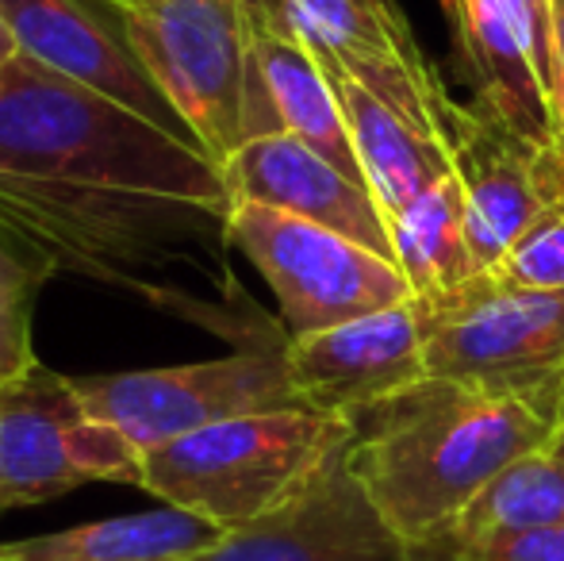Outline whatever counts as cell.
Listing matches in <instances>:
<instances>
[{"label":"cell","instance_id":"cell-3","mask_svg":"<svg viewBox=\"0 0 564 561\" xmlns=\"http://www.w3.org/2000/svg\"><path fill=\"white\" fill-rule=\"evenodd\" d=\"M346 442L349 420L307 404L238 416L150 450L139 488L238 531L289 504Z\"/></svg>","mask_w":564,"mask_h":561},{"label":"cell","instance_id":"cell-11","mask_svg":"<svg viewBox=\"0 0 564 561\" xmlns=\"http://www.w3.org/2000/svg\"><path fill=\"white\" fill-rule=\"evenodd\" d=\"M411 547L349 470V442L276 511L227 531L193 561H408Z\"/></svg>","mask_w":564,"mask_h":561},{"label":"cell","instance_id":"cell-8","mask_svg":"<svg viewBox=\"0 0 564 561\" xmlns=\"http://www.w3.org/2000/svg\"><path fill=\"white\" fill-rule=\"evenodd\" d=\"M93 481L142 485V454L77 404L69 377L35 366L0 385V511L58 500Z\"/></svg>","mask_w":564,"mask_h":561},{"label":"cell","instance_id":"cell-6","mask_svg":"<svg viewBox=\"0 0 564 561\" xmlns=\"http://www.w3.org/2000/svg\"><path fill=\"white\" fill-rule=\"evenodd\" d=\"M227 247L242 250L273 289L289 338L415 300L392 258L261 204H230Z\"/></svg>","mask_w":564,"mask_h":561},{"label":"cell","instance_id":"cell-14","mask_svg":"<svg viewBox=\"0 0 564 561\" xmlns=\"http://www.w3.org/2000/svg\"><path fill=\"white\" fill-rule=\"evenodd\" d=\"M0 12L20 54H28L31 62L131 108L173 136L193 139L185 120L173 112V105L134 58L123 31L108 28L105 15L89 12L82 0H0Z\"/></svg>","mask_w":564,"mask_h":561},{"label":"cell","instance_id":"cell-9","mask_svg":"<svg viewBox=\"0 0 564 561\" xmlns=\"http://www.w3.org/2000/svg\"><path fill=\"white\" fill-rule=\"evenodd\" d=\"M442 136L465 185L468 250L488 273L538 219L564 208V147H534L453 97L442 100Z\"/></svg>","mask_w":564,"mask_h":561},{"label":"cell","instance_id":"cell-19","mask_svg":"<svg viewBox=\"0 0 564 561\" xmlns=\"http://www.w3.org/2000/svg\"><path fill=\"white\" fill-rule=\"evenodd\" d=\"M468 208L465 185L457 173L442 177L434 188L388 219L392 258L408 278L415 300H438L480 278L468 250Z\"/></svg>","mask_w":564,"mask_h":561},{"label":"cell","instance_id":"cell-21","mask_svg":"<svg viewBox=\"0 0 564 561\" xmlns=\"http://www.w3.org/2000/svg\"><path fill=\"white\" fill-rule=\"evenodd\" d=\"M43 273L0 239V385L39 366L31 350V312Z\"/></svg>","mask_w":564,"mask_h":561},{"label":"cell","instance_id":"cell-26","mask_svg":"<svg viewBox=\"0 0 564 561\" xmlns=\"http://www.w3.org/2000/svg\"><path fill=\"white\" fill-rule=\"evenodd\" d=\"M408 561H468V558H465V550L449 539V535H442V539L423 542V547H411Z\"/></svg>","mask_w":564,"mask_h":561},{"label":"cell","instance_id":"cell-17","mask_svg":"<svg viewBox=\"0 0 564 561\" xmlns=\"http://www.w3.org/2000/svg\"><path fill=\"white\" fill-rule=\"evenodd\" d=\"M224 535V527L162 504L154 511L93 519L66 531L4 539L0 561H193Z\"/></svg>","mask_w":564,"mask_h":561},{"label":"cell","instance_id":"cell-20","mask_svg":"<svg viewBox=\"0 0 564 561\" xmlns=\"http://www.w3.org/2000/svg\"><path fill=\"white\" fill-rule=\"evenodd\" d=\"M564 527V462L550 450L519 457L507 465L453 524L449 539L457 547L499 539V535L550 531Z\"/></svg>","mask_w":564,"mask_h":561},{"label":"cell","instance_id":"cell-10","mask_svg":"<svg viewBox=\"0 0 564 561\" xmlns=\"http://www.w3.org/2000/svg\"><path fill=\"white\" fill-rule=\"evenodd\" d=\"M473 108L534 147H557L550 108V0H438Z\"/></svg>","mask_w":564,"mask_h":561},{"label":"cell","instance_id":"cell-22","mask_svg":"<svg viewBox=\"0 0 564 561\" xmlns=\"http://www.w3.org/2000/svg\"><path fill=\"white\" fill-rule=\"evenodd\" d=\"M496 289L511 292H561L564 289V208L538 219L514 250L484 273Z\"/></svg>","mask_w":564,"mask_h":561},{"label":"cell","instance_id":"cell-16","mask_svg":"<svg viewBox=\"0 0 564 561\" xmlns=\"http://www.w3.org/2000/svg\"><path fill=\"white\" fill-rule=\"evenodd\" d=\"M319 66L327 69L330 85H335V97L341 105V120H346L349 142H354L361 177L369 185V193L377 196L384 219L403 212L415 196H423L426 188L438 185L442 177H449L453 154L446 139L431 136V131L395 116L384 100H377L365 85H357L349 74H341L338 66H330L323 58Z\"/></svg>","mask_w":564,"mask_h":561},{"label":"cell","instance_id":"cell-5","mask_svg":"<svg viewBox=\"0 0 564 561\" xmlns=\"http://www.w3.org/2000/svg\"><path fill=\"white\" fill-rule=\"evenodd\" d=\"M284 343H253L227 358L131 374L69 377L93 420L116 427L142 457L173 439L238 416L304 408L289 374Z\"/></svg>","mask_w":564,"mask_h":561},{"label":"cell","instance_id":"cell-15","mask_svg":"<svg viewBox=\"0 0 564 561\" xmlns=\"http://www.w3.org/2000/svg\"><path fill=\"white\" fill-rule=\"evenodd\" d=\"M230 204H261L338 231L392 258V231L369 185L341 173L296 136L253 139L224 165ZM395 262V258H392Z\"/></svg>","mask_w":564,"mask_h":561},{"label":"cell","instance_id":"cell-12","mask_svg":"<svg viewBox=\"0 0 564 561\" xmlns=\"http://www.w3.org/2000/svg\"><path fill=\"white\" fill-rule=\"evenodd\" d=\"M289 20L315 58L349 74L408 123L446 139L442 100L449 93L392 0H289Z\"/></svg>","mask_w":564,"mask_h":561},{"label":"cell","instance_id":"cell-28","mask_svg":"<svg viewBox=\"0 0 564 561\" xmlns=\"http://www.w3.org/2000/svg\"><path fill=\"white\" fill-rule=\"evenodd\" d=\"M545 450H550V454H557L561 462H564V423L553 427V434H550V446H545Z\"/></svg>","mask_w":564,"mask_h":561},{"label":"cell","instance_id":"cell-24","mask_svg":"<svg viewBox=\"0 0 564 561\" xmlns=\"http://www.w3.org/2000/svg\"><path fill=\"white\" fill-rule=\"evenodd\" d=\"M550 108L564 142V0H550Z\"/></svg>","mask_w":564,"mask_h":561},{"label":"cell","instance_id":"cell-7","mask_svg":"<svg viewBox=\"0 0 564 561\" xmlns=\"http://www.w3.org/2000/svg\"><path fill=\"white\" fill-rule=\"evenodd\" d=\"M419 304L426 315V377L514 392L557 423L564 289L511 292L480 273L465 289Z\"/></svg>","mask_w":564,"mask_h":561},{"label":"cell","instance_id":"cell-18","mask_svg":"<svg viewBox=\"0 0 564 561\" xmlns=\"http://www.w3.org/2000/svg\"><path fill=\"white\" fill-rule=\"evenodd\" d=\"M253 62H258L269 105H273L284 136L307 142L315 154H323L341 173H349V177L365 185L346 120H341L335 85H330L327 69L319 66V58L296 35L253 31Z\"/></svg>","mask_w":564,"mask_h":561},{"label":"cell","instance_id":"cell-4","mask_svg":"<svg viewBox=\"0 0 564 561\" xmlns=\"http://www.w3.org/2000/svg\"><path fill=\"white\" fill-rule=\"evenodd\" d=\"M116 12L134 58L219 170L246 142L281 136L235 0H142Z\"/></svg>","mask_w":564,"mask_h":561},{"label":"cell","instance_id":"cell-27","mask_svg":"<svg viewBox=\"0 0 564 561\" xmlns=\"http://www.w3.org/2000/svg\"><path fill=\"white\" fill-rule=\"evenodd\" d=\"M20 54V46H15V39H12V28H8V20H4V12H0V69L8 66V62Z\"/></svg>","mask_w":564,"mask_h":561},{"label":"cell","instance_id":"cell-2","mask_svg":"<svg viewBox=\"0 0 564 561\" xmlns=\"http://www.w3.org/2000/svg\"><path fill=\"white\" fill-rule=\"evenodd\" d=\"M553 427L514 392L423 377L349 416V470L384 524L423 547L449 535L507 465L550 446Z\"/></svg>","mask_w":564,"mask_h":561},{"label":"cell","instance_id":"cell-1","mask_svg":"<svg viewBox=\"0 0 564 561\" xmlns=\"http://www.w3.org/2000/svg\"><path fill=\"white\" fill-rule=\"evenodd\" d=\"M230 193L200 142L15 54L0 69V239L46 278L181 300L227 242Z\"/></svg>","mask_w":564,"mask_h":561},{"label":"cell","instance_id":"cell-30","mask_svg":"<svg viewBox=\"0 0 564 561\" xmlns=\"http://www.w3.org/2000/svg\"><path fill=\"white\" fill-rule=\"evenodd\" d=\"M561 147H564V142H561Z\"/></svg>","mask_w":564,"mask_h":561},{"label":"cell","instance_id":"cell-29","mask_svg":"<svg viewBox=\"0 0 564 561\" xmlns=\"http://www.w3.org/2000/svg\"><path fill=\"white\" fill-rule=\"evenodd\" d=\"M557 423H564V369H561V381H557Z\"/></svg>","mask_w":564,"mask_h":561},{"label":"cell","instance_id":"cell-13","mask_svg":"<svg viewBox=\"0 0 564 561\" xmlns=\"http://www.w3.org/2000/svg\"><path fill=\"white\" fill-rule=\"evenodd\" d=\"M289 374L307 408L349 420L426 377V315L419 300L289 338Z\"/></svg>","mask_w":564,"mask_h":561},{"label":"cell","instance_id":"cell-23","mask_svg":"<svg viewBox=\"0 0 564 561\" xmlns=\"http://www.w3.org/2000/svg\"><path fill=\"white\" fill-rule=\"evenodd\" d=\"M468 561H564V527L550 531L499 535V539L460 547Z\"/></svg>","mask_w":564,"mask_h":561},{"label":"cell","instance_id":"cell-25","mask_svg":"<svg viewBox=\"0 0 564 561\" xmlns=\"http://www.w3.org/2000/svg\"><path fill=\"white\" fill-rule=\"evenodd\" d=\"M112 8H123V4H142V0H105ZM238 8L246 12L253 31H276V35H296L292 31V20H289V0H235Z\"/></svg>","mask_w":564,"mask_h":561}]
</instances>
